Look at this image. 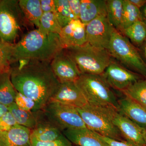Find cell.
I'll use <instances>...</instances> for the list:
<instances>
[{"instance_id":"cell-8","label":"cell","mask_w":146,"mask_h":146,"mask_svg":"<svg viewBox=\"0 0 146 146\" xmlns=\"http://www.w3.org/2000/svg\"><path fill=\"white\" fill-rule=\"evenodd\" d=\"M41 110L44 119L62 132L87 128L76 108L72 106L50 101Z\"/></svg>"},{"instance_id":"cell-25","label":"cell","mask_w":146,"mask_h":146,"mask_svg":"<svg viewBox=\"0 0 146 146\" xmlns=\"http://www.w3.org/2000/svg\"><path fill=\"white\" fill-rule=\"evenodd\" d=\"M121 92L146 108V78L136 82Z\"/></svg>"},{"instance_id":"cell-38","label":"cell","mask_w":146,"mask_h":146,"mask_svg":"<svg viewBox=\"0 0 146 146\" xmlns=\"http://www.w3.org/2000/svg\"><path fill=\"white\" fill-rule=\"evenodd\" d=\"M8 112V106L0 103V118Z\"/></svg>"},{"instance_id":"cell-41","label":"cell","mask_w":146,"mask_h":146,"mask_svg":"<svg viewBox=\"0 0 146 146\" xmlns=\"http://www.w3.org/2000/svg\"><path fill=\"white\" fill-rule=\"evenodd\" d=\"M75 146H78L75 145Z\"/></svg>"},{"instance_id":"cell-37","label":"cell","mask_w":146,"mask_h":146,"mask_svg":"<svg viewBox=\"0 0 146 146\" xmlns=\"http://www.w3.org/2000/svg\"><path fill=\"white\" fill-rule=\"evenodd\" d=\"M138 48L142 57L146 63V40Z\"/></svg>"},{"instance_id":"cell-15","label":"cell","mask_w":146,"mask_h":146,"mask_svg":"<svg viewBox=\"0 0 146 146\" xmlns=\"http://www.w3.org/2000/svg\"><path fill=\"white\" fill-rule=\"evenodd\" d=\"M62 133L71 143L78 146H109L100 134L88 128L66 129Z\"/></svg>"},{"instance_id":"cell-12","label":"cell","mask_w":146,"mask_h":146,"mask_svg":"<svg viewBox=\"0 0 146 146\" xmlns=\"http://www.w3.org/2000/svg\"><path fill=\"white\" fill-rule=\"evenodd\" d=\"M55 76L60 83L75 82L81 75L72 59L63 49L51 61Z\"/></svg>"},{"instance_id":"cell-31","label":"cell","mask_w":146,"mask_h":146,"mask_svg":"<svg viewBox=\"0 0 146 146\" xmlns=\"http://www.w3.org/2000/svg\"><path fill=\"white\" fill-rule=\"evenodd\" d=\"M30 142L31 146H74L63 133L59 138L54 141L42 142L30 138Z\"/></svg>"},{"instance_id":"cell-29","label":"cell","mask_w":146,"mask_h":146,"mask_svg":"<svg viewBox=\"0 0 146 146\" xmlns=\"http://www.w3.org/2000/svg\"><path fill=\"white\" fill-rule=\"evenodd\" d=\"M12 45L0 39V74L11 71Z\"/></svg>"},{"instance_id":"cell-23","label":"cell","mask_w":146,"mask_h":146,"mask_svg":"<svg viewBox=\"0 0 146 146\" xmlns=\"http://www.w3.org/2000/svg\"><path fill=\"white\" fill-rule=\"evenodd\" d=\"M120 33L138 48L146 40V24L143 20L136 21Z\"/></svg>"},{"instance_id":"cell-2","label":"cell","mask_w":146,"mask_h":146,"mask_svg":"<svg viewBox=\"0 0 146 146\" xmlns=\"http://www.w3.org/2000/svg\"><path fill=\"white\" fill-rule=\"evenodd\" d=\"M63 49L59 34H45L38 29L32 30L24 35L16 44H12V63L25 60L51 62Z\"/></svg>"},{"instance_id":"cell-27","label":"cell","mask_w":146,"mask_h":146,"mask_svg":"<svg viewBox=\"0 0 146 146\" xmlns=\"http://www.w3.org/2000/svg\"><path fill=\"white\" fill-rule=\"evenodd\" d=\"M54 13L62 28L75 20L70 8L68 0H55Z\"/></svg>"},{"instance_id":"cell-19","label":"cell","mask_w":146,"mask_h":146,"mask_svg":"<svg viewBox=\"0 0 146 146\" xmlns=\"http://www.w3.org/2000/svg\"><path fill=\"white\" fill-rule=\"evenodd\" d=\"M63 135L62 131L52 125L40 115L36 127L31 130L30 138L42 142L52 141Z\"/></svg>"},{"instance_id":"cell-21","label":"cell","mask_w":146,"mask_h":146,"mask_svg":"<svg viewBox=\"0 0 146 146\" xmlns=\"http://www.w3.org/2000/svg\"><path fill=\"white\" fill-rule=\"evenodd\" d=\"M19 4L28 22L38 28L43 14L40 0H20Z\"/></svg>"},{"instance_id":"cell-1","label":"cell","mask_w":146,"mask_h":146,"mask_svg":"<svg viewBox=\"0 0 146 146\" xmlns=\"http://www.w3.org/2000/svg\"><path fill=\"white\" fill-rule=\"evenodd\" d=\"M11 68V79L16 91L31 99L41 110L50 100L60 83L53 72L50 62L21 60Z\"/></svg>"},{"instance_id":"cell-6","label":"cell","mask_w":146,"mask_h":146,"mask_svg":"<svg viewBox=\"0 0 146 146\" xmlns=\"http://www.w3.org/2000/svg\"><path fill=\"white\" fill-rule=\"evenodd\" d=\"M75 82L89 103L118 110V100L101 75L81 74Z\"/></svg>"},{"instance_id":"cell-28","label":"cell","mask_w":146,"mask_h":146,"mask_svg":"<svg viewBox=\"0 0 146 146\" xmlns=\"http://www.w3.org/2000/svg\"><path fill=\"white\" fill-rule=\"evenodd\" d=\"M62 28L54 12L43 13L38 29L43 33L60 34Z\"/></svg>"},{"instance_id":"cell-18","label":"cell","mask_w":146,"mask_h":146,"mask_svg":"<svg viewBox=\"0 0 146 146\" xmlns=\"http://www.w3.org/2000/svg\"><path fill=\"white\" fill-rule=\"evenodd\" d=\"M104 15L106 16L105 0H81L79 19L84 25Z\"/></svg>"},{"instance_id":"cell-34","label":"cell","mask_w":146,"mask_h":146,"mask_svg":"<svg viewBox=\"0 0 146 146\" xmlns=\"http://www.w3.org/2000/svg\"><path fill=\"white\" fill-rule=\"evenodd\" d=\"M43 13L54 12L55 8V0H40Z\"/></svg>"},{"instance_id":"cell-3","label":"cell","mask_w":146,"mask_h":146,"mask_svg":"<svg viewBox=\"0 0 146 146\" xmlns=\"http://www.w3.org/2000/svg\"><path fill=\"white\" fill-rule=\"evenodd\" d=\"M64 49L75 63L81 74L102 75L112 60L108 51L99 49L87 43Z\"/></svg>"},{"instance_id":"cell-16","label":"cell","mask_w":146,"mask_h":146,"mask_svg":"<svg viewBox=\"0 0 146 146\" xmlns=\"http://www.w3.org/2000/svg\"><path fill=\"white\" fill-rule=\"evenodd\" d=\"M120 113L146 130V108L126 96L118 100Z\"/></svg>"},{"instance_id":"cell-30","label":"cell","mask_w":146,"mask_h":146,"mask_svg":"<svg viewBox=\"0 0 146 146\" xmlns=\"http://www.w3.org/2000/svg\"><path fill=\"white\" fill-rule=\"evenodd\" d=\"M14 102L19 108L23 110L31 112L38 111L37 104L33 100L18 91L16 93Z\"/></svg>"},{"instance_id":"cell-4","label":"cell","mask_w":146,"mask_h":146,"mask_svg":"<svg viewBox=\"0 0 146 146\" xmlns=\"http://www.w3.org/2000/svg\"><path fill=\"white\" fill-rule=\"evenodd\" d=\"M108 51L112 58L123 66L146 78V63L139 50L115 29Z\"/></svg>"},{"instance_id":"cell-36","label":"cell","mask_w":146,"mask_h":146,"mask_svg":"<svg viewBox=\"0 0 146 146\" xmlns=\"http://www.w3.org/2000/svg\"><path fill=\"white\" fill-rule=\"evenodd\" d=\"M133 5L141 9L146 4V0H129Z\"/></svg>"},{"instance_id":"cell-20","label":"cell","mask_w":146,"mask_h":146,"mask_svg":"<svg viewBox=\"0 0 146 146\" xmlns=\"http://www.w3.org/2000/svg\"><path fill=\"white\" fill-rule=\"evenodd\" d=\"M17 124L32 130L36 127L39 117V110L36 112L27 111L19 108L15 102L8 106Z\"/></svg>"},{"instance_id":"cell-33","label":"cell","mask_w":146,"mask_h":146,"mask_svg":"<svg viewBox=\"0 0 146 146\" xmlns=\"http://www.w3.org/2000/svg\"><path fill=\"white\" fill-rule=\"evenodd\" d=\"M70 8L75 20L79 19L81 0H68Z\"/></svg>"},{"instance_id":"cell-22","label":"cell","mask_w":146,"mask_h":146,"mask_svg":"<svg viewBox=\"0 0 146 146\" xmlns=\"http://www.w3.org/2000/svg\"><path fill=\"white\" fill-rule=\"evenodd\" d=\"M11 71L0 74V103L7 106L15 102L17 93L11 79Z\"/></svg>"},{"instance_id":"cell-35","label":"cell","mask_w":146,"mask_h":146,"mask_svg":"<svg viewBox=\"0 0 146 146\" xmlns=\"http://www.w3.org/2000/svg\"><path fill=\"white\" fill-rule=\"evenodd\" d=\"M100 136L109 146H136L126 141H117L100 135Z\"/></svg>"},{"instance_id":"cell-5","label":"cell","mask_w":146,"mask_h":146,"mask_svg":"<svg viewBox=\"0 0 146 146\" xmlns=\"http://www.w3.org/2000/svg\"><path fill=\"white\" fill-rule=\"evenodd\" d=\"M30 25L19 1L0 0V39L9 44H16L23 30Z\"/></svg>"},{"instance_id":"cell-13","label":"cell","mask_w":146,"mask_h":146,"mask_svg":"<svg viewBox=\"0 0 146 146\" xmlns=\"http://www.w3.org/2000/svg\"><path fill=\"white\" fill-rule=\"evenodd\" d=\"M50 101L81 108L87 104V100L74 82L60 83L57 91Z\"/></svg>"},{"instance_id":"cell-39","label":"cell","mask_w":146,"mask_h":146,"mask_svg":"<svg viewBox=\"0 0 146 146\" xmlns=\"http://www.w3.org/2000/svg\"><path fill=\"white\" fill-rule=\"evenodd\" d=\"M143 21L146 24V4L141 9Z\"/></svg>"},{"instance_id":"cell-17","label":"cell","mask_w":146,"mask_h":146,"mask_svg":"<svg viewBox=\"0 0 146 146\" xmlns=\"http://www.w3.org/2000/svg\"><path fill=\"white\" fill-rule=\"evenodd\" d=\"M31 130L17 125L10 130L0 133V146H31Z\"/></svg>"},{"instance_id":"cell-40","label":"cell","mask_w":146,"mask_h":146,"mask_svg":"<svg viewBox=\"0 0 146 146\" xmlns=\"http://www.w3.org/2000/svg\"></svg>"},{"instance_id":"cell-26","label":"cell","mask_w":146,"mask_h":146,"mask_svg":"<svg viewBox=\"0 0 146 146\" xmlns=\"http://www.w3.org/2000/svg\"><path fill=\"white\" fill-rule=\"evenodd\" d=\"M106 9L110 23L119 31L122 18L123 0H106Z\"/></svg>"},{"instance_id":"cell-32","label":"cell","mask_w":146,"mask_h":146,"mask_svg":"<svg viewBox=\"0 0 146 146\" xmlns=\"http://www.w3.org/2000/svg\"><path fill=\"white\" fill-rule=\"evenodd\" d=\"M17 123L11 113L9 111L0 118V133L10 130L17 125Z\"/></svg>"},{"instance_id":"cell-7","label":"cell","mask_w":146,"mask_h":146,"mask_svg":"<svg viewBox=\"0 0 146 146\" xmlns=\"http://www.w3.org/2000/svg\"><path fill=\"white\" fill-rule=\"evenodd\" d=\"M76 108L88 129L105 137L117 141H125L110 119L104 106L88 102L83 107Z\"/></svg>"},{"instance_id":"cell-14","label":"cell","mask_w":146,"mask_h":146,"mask_svg":"<svg viewBox=\"0 0 146 146\" xmlns=\"http://www.w3.org/2000/svg\"><path fill=\"white\" fill-rule=\"evenodd\" d=\"M59 35L64 49L79 46L86 43V25L80 19L73 20L62 28Z\"/></svg>"},{"instance_id":"cell-9","label":"cell","mask_w":146,"mask_h":146,"mask_svg":"<svg viewBox=\"0 0 146 146\" xmlns=\"http://www.w3.org/2000/svg\"><path fill=\"white\" fill-rule=\"evenodd\" d=\"M104 107L110 119L117 128L125 141L136 146H146V129L122 115L114 107Z\"/></svg>"},{"instance_id":"cell-10","label":"cell","mask_w":146,"mask_h":146,"mask_svg":"<svg viewBox=\"0 0 146 146\" xmlns=\"http://www.w3.org/2000/svg\"><path fill=\"white\" fill-rule=\"evenodd\" d=\"M114 29L107 16L98 17L86 25V43L99 49L108 51Z\"/></svg>"},{"instance_id":"cell-24","label":"cell","mask_w":146,"mask_h":146,"mask_svg":"<svg viewBox=\"0 0 146 146\" xmlns=\"http://www.w3.org/2000/svg\"><path fill=\"white\" fill-rule=\"evenodd\" d=\"M140 20H143L141 9L133 5L129 0H123L122 18L118 31L121 32L136 21Z\"/></svg>"},{"instance_id":"cell-11","label":"cell","mask_w":146,"mask_h":146,"mask_svg":"<svg viewBox=\"0 0 146 146\" xmlns=\"http://www.w3.org/2000/svg\"><path fill=\"white\" fill-rule=\"evenodd\" d=\"M101 76L111 88L121 92L132 84L144 78L127 69L112 58Z\"/></svg>"}]
</instances>
